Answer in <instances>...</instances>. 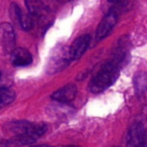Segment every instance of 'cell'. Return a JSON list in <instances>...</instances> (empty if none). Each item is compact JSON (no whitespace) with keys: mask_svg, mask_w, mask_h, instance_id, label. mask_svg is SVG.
Returning a JSON list of instances; mask_svg holds the SVG:
<instances>
[{"mask_svg":"<svg viewBox=\"0 0 147 147\" xmlns=\"http://www.w3.org/2000/svg\"><path fill=\"white\" fill-rule=\"evenodd\" d=\"M11 54V61L12 65L15 67H26L33 61L31 54L24 48H16Z\"/></svg>","mask_w":147,"mask_h":147,"instance_id":"cell-10","label":"cell"},{"mask_svg":"<svg viewBox=\"0 0 147 147\" xmlns=\"http://www.w3.org/2000/svg\"><path fill=\"white\" fill-rule=\"evenodd\" d=\"M61 2H68V1H71V0H60Z\"/></svg>","mask_w":147,"mask_h":147,"instance_id":"cell-19","label":"cell"},{"mask_svg":"<svg viewBox=\"0 0 147 147\" xmlns=\"http://www.w3.org/2000/svg\"><path fill=\"white\" fill-rule=\"evenodd\" d=\"M31 147H52V146L45 145V144H41V145H34V146H31Z\"/></svg>","mask_w":147,"mask_h":147,"instance_id":"cell-16","label":"cell"},{"mask_svg":"<svg viewBox=\"0 0 147 147\" xmlns=\"http://www.w3.org/2000/svg\"><path fill=\"white\" fill-rule=\"evenodd\" d=\"M77 94V88L75 84H67L61 88L55 91L52 95V100L60 103H70L75 100Z\"/></svg>","mask_w":147,"mask_h":147,"instance_id":"cell-8","label":"cell"},{"mask_svg":"<svg viewBox=\"0 0 147 147\" xmlns=\"http://www.w3.org/2000/svg\"><path fill=\"white\" fill-rule=\"evenodd\" d=\"M1 77H2V75H1V72H0V81H1Z\"/></svg>","mask_w":147,"mask_h":147,"instance_id":"cell-20","label":"cell"},{"mask_svg":"<svg viewBox=\"0 0 147 147\" xmlns=\"http://www.w3.org/2000/svg\"><path fill=\"white\" fill-rule=\"evenodd\" d=\"M16 98L15 92L5 87H0V107H4L10 105Z\"/></svg>","mask_w":147,"mask_h":147,"instance_id":"cell-13","label":"cell"},{"mask_svg":"<svg viewBox=\"0 0 147 147\" xmlns=\"http://www.w3.org/2000/svg\"><path fill=\"white\" fill-rule=\"evenodd\" d=\"M0 43L5 53H11L15 48L16 34L12 26L8 23L0 25Z\"/></svg>","mask_w":147,"mask_h":147,"instance_id":"cell-5","label":"cell"},{"mask_svg":"<svg viewBox=\"0 0 147 147\" xmlns=\"http://www.w3.org/2000/svg\"><path fill=\"white\" fill-rule=\"evenodd\" d=\"M109 2H117V1H119V0H108Z\"/></svg>","mask_w":147,"mask_h":147,"instance_id":"cell-18","label":"cell"},{"mask_svg":"<svg viewBox=\"0 0 147 147\" xmlns=\"http://www.w3.org/2000/svg\"><path fill=\"white\" fill-rule=\"evenodd\" d=\"M134 91L138 96H141L147 92V72L139 71L133 77Z\"/></svg>","mask_w":147,"mask_h":147,"instance_id":"cell-11","label":"cell"},{"mask_svg":"<svg viewBox=\"0 0 147 147\" xmlns=\"http://www.w3.org/2000/svg\"><path fill=\"white\" fill-rule=\"evenodd\" d=\"M11 9H12V16H16L17 20L20 24L21 27L25 30H29L33 27V20L29 15L24 14V12L21 11L19 6H18L16 4L11 5Z\"/></svg>","mask_w":147,"mask_h":147,"instance_id":"cell-12","label":"cell"},{"mask_svg":"<svg viewBox=\"0 0 147 147\" xmlns=\"http://www.w3.org/2000/svg\"><path fill=\"white\" fill-rule=\"evenodd\" d=\"M145 129L141 123L133 124L128 131L126 137V147H140Z\"/></svg>","mask_w":147,"mask_h":147,"instance_id":"cell-9","label":"cell"},{"mask_svg":"<svg viewBox=\"0 0 147 147\" xmlns=\"http://www.w3.org/2000/svg\"><path fill=\"white\" fill-rule=\"evenodd\" d=\"M70 58L68 55V52L67 54L64 48H55L52 54L49 56L46 66V72L49 75H53L65 67H67L69 64Z\"/></svg>","mask_w":147,"mask_h":147,"instance_id":"cell-3","label":"cell"},{"mask_svg":"<svg viewBox=\"0 0 147 147\" xmlns=\"http://www.w3.org/2000/svg\"><path fill=\"white\" fill-rule=\"evenodd\" d=\"M64 147H79V146H76V145H67V146H64Z\"/></svg>","mask_w":147,"mask_h":147,"instance_id":"cell-17","label":"cell"},{"mask_svg":"<svg viewBox=\"0 0 147 147\" xmlns=\"http://www.w3.org/2000/svg\"><path fill=\"white\" fill-rule=\"evenodd\" d=\"M120 67L113 61L106 62L89 82V91L100 94L113 85L119 76Z\"/></svg>","mask_w":147,"mask_h":147,"instance_id":"cell-2","label":"cell"},{"mask_svg":"<svg viewBox=\"0 0 147 147\" xmlns=\"http://www.w3.org/2000/svg\"><path fill=\"white\" fill-rule=\"evenodd\" d=\"M118 21V13L114 10H111L100 23L96 30L97 40H101L107 36L112 31L113 27L116 25Z\"/></svg>","mask_w":147,"mask_h":147,"instance_id":"cell-7","label":"cell"},{"mask_svg":"<svg viewBox=\"0 0 147 147\" xmlns=\"http://www.w3.org/2000/svg\"><path fill=\"white\" fill-rule=\"evenodd\" d=\"M140 147H147V129L144 131V135L143 141H142V144H141Z\"/></svg>","mask_w":147,"mask_h":147,"instance_id":"cell-14","label":"cell"},{"mask_svg":"<svg viewBox=\"0 0 147 147\" xmlns=\"http://www.w3.org/2000/svg\"><path fill=\"white\" fill-rule=\"evenodd\" d=\"M0 147H12L10 141L0 140Z\"/></svg>","mask_w":147,"mask_h":147,"instance_id":"cell-15","label":"cell"},{"mask_svg":"<svg viewBox=\"0 0 147 147\" xmlns=\"http://www.w3.org/2000/svg\"><path fill=\"white\" fill-rule=\"evenodd\" d=\"M131 41L127 36H124L118 41L113 52V59L120 68L128 64L131 59Z\"/></svg>","mask_w":147,"mask_h":147,"instance_id":"cell-4","label":"cell"},{"mask_svg":"<svg viewBox=\"0 0 147 147\" xmlns=\"http://www.w3.org/2000/svg\"><path fill=\"white\" fill-rule=\"evenodd\" d=\"M91 42V36L88 34L79 36L73 42L68 49V55L71 61H76L80 59L83 54L87 51Z\"/></svg>","mask_w":147,"mask_h":147,"instance_id":"cell-6","label":"cell"},{"mask_svg":"<svg viewBox=\"0 0 147 147\" xmlns=\"http://www.w3.org/2000/svg\"><path fill=\"white\" fill-rule=\"evenodd\" d=\"M114 147H119V146H114Z\"/></svg>","mask_w":147,"mask_h":147,"instance_id":"cell-21","label":"cell"},{"mask_svg":"<svg viewBox=\"0 0 147 147\" xmlns=\"http://www.w3.org/2000/svg\"><path fill=\"white\" fill-rule=\"evenodd\" d=\"M7 128L15 134V138L10 140L11 146H19L36 142L47 131V125L19 120L9 123Z\"/></svg>","mask_w":147,"mask_h":147,"instance_id":"cell-1","label":"cell"}]
</instances>
